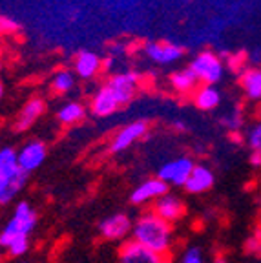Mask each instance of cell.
<instances>
[{
	"label": "cell",
	"mask_w": 261,
	"mask_h": 263,
	"mask_svg": "<svg viewBox=\"0 0 261 263\" xmlns=\"http://www.w3.org/2000/svg\"><path fill=\"white\" fill-rule=\"evenodd\" d=\"M132 239L139 245L146 247L150 251L159 254H170V249L174 245V232L172 223L164 221L161 216L152 212L141 214L132 225Z\"/></svg>",
	"instance_id": "obj_1"
},
{
	"label": "cell",
	"mask_w": 261,
	"mask_h": 263,
	"mask_svg": "<svg viewBox=\"0 0 261 263\" xmlns=\"http://www.w3.org/2000/svg\"><path fill=\"white\" fill-rule=\"evenodd\" d=\"M35 227H37V212L33 210V206L28 201L16 203L8 225L0 232V247L6 249L11 239L18 236H29Z\"/></svg>",
	"instance_id": "obj_2"
},
{
	"label": "cell",
	"mask_w": 261,
	"mask_h": 263,
	"mask_svg": "<svg viewBox=\"0 0 261 263\" xmlns=\"http://www.w3.org/2000/svg\"><path fill=\"white\" fill-rule=\"evenodd\" d=\"M188 68L194 71L199 84H217L225 73L223 59L217 53H214L212 49H204V51L197 53L190 61Z\"/></svg>",
	"instance_id": "obj_3"
},
{
	"label": "cell",
	"mask_w": 261,
	"mask_h": 263,
	"mask_svg": "<svg viewBox=\"0 0 261 263\" xmlns=\"http://www.w3.org/2000/svg\"><path fill=\"white\" fill-rule=\"evenodd\" d=\"M194 166L196 163L192 157H176V159H170L161 164V168L157 170V177L163 179L168 186H183Z\"/></svg>",
	"instance_id": "obj_4"
},
{
	"label": "cell",
	"mask_w": 261,
	"mask_h": 263,
	"mask_svg": "<svg viewBox=\"0 0 261 263\" xmlns=\"http://www.w3.org/2000/svg\"><path fill=\"white\" fill-rule=\"evenodd\" d=\"M117 263H170V256L154 252L137 241H126L117 256Z\"/></svg>",
	"instance_id": "obj_5"
},
{
	"label": "cell",
	"mask_w": 261,
	"mask_h": 263,
	"mask_svg": "<svg viewBox=\"0 0 261 263\" xmlns=\"http://www.w3.org/2000/svg\"><path fill=\"white\" fill-rule=\"evenodd\" d=\"M108 88L114 91V95L117 97L119 104L124 106V104L132 103V99L135 97L139 90V75L135 71H123V73H115L111 75L106 81Z\"/></svg>",
	"instance_id": "obj_6"
},
{
	"label": "cell",
	"mask_w": 261,
	"mask_h": 263,
	"mask_svg": "<svg viewBox=\"0 0 261 263\" xmlns=\"http://www.w3.org/2000/svg\"><path fill=\"white\" fill-rule=\"evenodd\" d=\"M144 55L155 64H174L181 61L184 55V48L176 42L168 41H154L144 46Z\"/></svg>",
	"instance_id": "obj_7"
},
{
	"label": "cell",
	"mask_w": 261,
	"mask_h": 263,
	"mask_svg": "<svg viewBox=\"0 0 261 263\" xmlns=\"http://www.w3.org/2000/svg\"><path fill=\"white\" fill-rule=\"evenodd\" d=\"M146 134H148L146 121H134V123L123 126L115 134L108 150H110L111 154H121V152H124V150H128L134 143H137L139 139H143Z\"/></svg>",
	"instance_id": "obj_8"
},
{
	"label": "cell",
	"mask_w": 261,
	"mask_h": 263,
	"mask_svg": "<svg viewBox=\"0 0 261 263\" xmlns=\"http://www.w3.org/2000/svg\"><path fill=\"white\" fill-rule=\"evenodd\" d=\"M46 156H48V148L42 141H29L24 146L16 152V159H18V166L22 172L29 176L37 168H41V164L44 163Z\"/></svg>",
	"instance_id": "obj_9"
},
{
	"label": "cell",
	"mask_w": 261,
	"mask_h": 263,
	"mask_svg": "<svg viewBox=\"0 0 261 263\" xmlns=\"http://www.w3.org/2000/svg\"><path fill=\"white\" fill-rule=\"evenodd\" d=\"M132 219L126 214H111L99 223V232L108 241H121L132 232Z\"/></svg>",
	"instance_id": "obj_10"
},
{
	"label": "cell",
	"mask_w": 261,
	"mask_h": 263,
	"mask_svg": "<svg viewBox=\"0 0 261 263\" xmlns=\"http://www.w3.org/2000/svg\"><path fill=\"white\" fill-rule=\"evenodd\" d=\"M168 192V185L159 177H150V179L143 181L141 185H137L134 189L130 196V201L135 206L148 205V203H154L155 199H159L161 196Z\"/></svg>",
	"instance_id": "obj_11"
},
{
	"label": "cell",
	"mask_w": 261,
	"mask_h": 263,
	"mask_svg": "<svg viewBox=\"0 0 261 263\" xmlns=\"http://www.w3.org/2000/svg\"><path fill=\"white\" fill-rule=\"evenodd\" d=\"M28 183V174L18 170L16 174L0 172V205H8L24 190Z\"/></svg>",
	"instance_id": "obj_12"
},
{
	"label": "cell",
	"mask_w": 261,
	"mask_h": 263,
	"mask_svg": "<svg viewBox=\"0 0 261 263\" xmlns=\"http://www.w3.org/2000/svg\"><path fill=\"white\" fill-rule=\"evenodd\" d=\"M154 212L157 214V216H161L164 221L176 223L183 218L184 203L181 201L177 196L166 192L164 196H161L159 199H155L154 201Z\"/></svg>",
	"instance_id": "obj_13"
},
{
	"label": "cell",
	"mask_w": 261,
	"mask_h": 263,
	"mask_svg": "<svg viewBox=\"0 0 261 263\" xmlns=\"http://www.w3.org/2000/svg\"><path fill=\"white\" fill-rule=\"evenodd\" d=\"M90 108H91V114L97 115V117H108V115L115 114V111L121 108V104H119L114 91H111L106 82H104V84L95 91L94 97H91Z\"/></svg>",
	"instance_id": "obj_14"
},
{
	"label": "cell",
	"mask_w": 261,
	"mask_h": 263,
	"mask_svg": "<svg viewBox=\"0 0 261 263\" xmlns=\"http://www.w3.org/2000/svg\"><path fill=\"white\" fill-rule=\"evenodd\" d=\"M214 181H216V176L212 170L204 164H196L183 186L190 194H204L214 186Z\"/></svg>",
	"instance_id": "obj_15"
},
{
	"label": "cell",
	"mask_w": 261,
	"mask_h": 263,
	"mask_svg": "<svg viewBox=\"0 0 261 263\" xmlns=\"http://www.w3.org/2000/svg\"><path fill=\"white\" fill-rule=\"evenodd\" d=\"M46 110V103L44 99L41 97H33L29 99L28 103L24 104V108L21 110L18 117L15 121V130L16 132H28L33 124L37 123V119L44 114Z\"/></svg>",
	"instance_id": "obj_16"
},
{
	"label": "cell",
	"mask_w": 261,
	"mask_h": 263,
	"mask_svg": "<svg viewBox=\"0 0 261 263\" xmlns=\"http://www.w3.org/2000/svg\"><path fill=\"white\" fill-rule=\"evenodd\" d=\"M102 70V61L95 51L82 49L79 51L73 62V71L81 79H94Z\"/></svg>",
	"instance_id": "obj_17"
},
{
	"label": "cell",
	"mask_w": 261,
	"mask_h": 263,
	"mask_svg": "<svg viewBox=\"0 0 261 263\" xmlns=\"http://www.w3.org/2000/svg\"><path fill=\"white\" fill-rule=\"evenodd\" d=\"M194 97V104L196 108L203 111H210V110H216L221 103V93L214 84H201L194 90L192 93Z\"/></svg>",
	"instance_id": "obj_18"
},
{
	"label": "cell",
	"mask_w": 261,
	"mask_h": 263,
	"mask_svg": "<svg viewBox=\"0 0 261 263\" xmlns=\"http://www.w3.org/2000/svg\"><path fill=\"white\" fill-rule=\"evenodd\" d=\"M170 84L176 93L190 95L199 86V81H197V77L190 68H183V70H177L170 75Z\"/></svg>",
	"instance_id": "obj_19"
},
{
	"label": "cell",
	"mask_w": 261,
	"mask_h": 263,
	"mask_svg": "<svg viewBox=\"0 0 261 263\" xmlns=\"http://www.w3.org/2000/svg\"><path fill=\"white\" fill-rule=\"evenodd\" d=\"M241 88L252 101H261V68H247L241 73Z\"/></svg>",
	"instance_id": "obj_20"
},
{
	"label": "cell",
	"mask_w": 261,
	"mask_h": 263,
	"mask_svg": "<svg viewBox=\"0 0 261 263\" xmlns=\"http://www.w3.org/2000/svg\"><path fill=\"white\" fill-rule=\"evenodd\" d=\"M86 115L84 104H81L79 101H69L66 103L61 110L57 111V119L59 123L66 124V126H73V124L81 123Z\"/></svg>",
	"instance_id": "obj_21"
},
{
	"label": "cell",
	"mask_w": 261,
	"mask_h": 263,
	"mask_svg": "<svg viewBox=\"0 0 261 263\" xmlns=\"http://www.w3.org/2000/svg\"><path fill=\"white\" fill-rule=\"evenodd\" d=\"M75 86V71L71 70H59L51 79V90L55 93H68Z\"/></svg>",
	"instance_id": "obj_22"
},
{
	"label": "cell",
	"mask_w": 261,
	"mask_h": 263,
	"mask_svg": "<svg viewBox=\"0 0 261 263\" xmlns=\"http://www.w3.org/2000/svg\"><path fill=\"white\" fill-rule=\"evenodd\" d=\"M21 170L18 159H16L15 148L6 146L0 148V172L2 174H16Z\"/></svg>",
	"instance_id": "obj_23"
},
{
	"label": "cell",
	"mask_w": 261,
	"mask_h": 263,
	"mask_svg": "<svg viewBox=\"0 0 261 263\" xmlns=\"http://www.w3.org/2000/svg\"><path fill=\"white\" fill-rule=\"evenodd\" d=\"M28 249H29L28 236H18V238L11 239L8 243V247H6V251H8V254L11 258H21V256H24L28 252Z\"/></svg>",
	"instance_id": "obj_24"
},
{
	"label": "cell",
	"mask_w": 261,
	"mask_h": 263,
	"mask_svg": "<svg viewBox=\"0 0 261 263\" xmlns=\"http://www.w3.org/2000/svg\"><path fill=\"white\" fill-rule=\"evenodd\" d=\"M219 124L227 128L229 132H237L243 126V117H241V114L237 110H232V111H229V114L221 115Z\"/></svg>",
	"instance_id": "obj_25"
},
{
	"label": "cell",
	"mask_w": 261,
	"mask_h": 263,
	"mask_svg": "<svg viewBox=\"0 0 261 263\" xmlns=\"http://www.w3.org/2000/svg\"><path fill=\"white\" fill-rule=\"evenodd\" d=\"M247 143L252 150L261 152V123H257L256 126H252L247 134Z\"/></svg>",
	"instance_id": "obj_26"
},
{
	"label": "cell",
	"mask_w": 261,
	"mask_h": 263,
	"mask_svg": "<svg viewBox=\"0 0 261 263\" xmlns=\"http://www.w3.org/2000/svg\"><path fill=\"white\" fill-rule=\"evenodd\" d=\"M21 29V24L6 15H0V35H13Z\"/></svg>",
	"instance_id": "obj_27"
},
{
	"label": "cell",
	"mask_w": 261,
	"mask_h": 263,
	"mask_svg": "<svg viewBox=\"0 0 261 263\" xmlns=\"http://www.w3.org/2000/svg\"><path fill=\"white\" fill-rule=\"evenodd\" d=\"M179 263H204V258H203V254H201V251L197 249V247H192V249L184 251V254H183V258H181Z\"/></svg>",
	"instance_id": "obj_28"
},
{
	"label": "cell",
	"mask_w": 261,
	"mask_h": 263,
	"mask_svg": "<svg viewBox=\"0 0 261 263\" xmlns=\"http://www.w3.org/2000/svg\"><path fill=\"white\" fill-rule=\"evenodd\" d=\"M250 164L256 166V168H261V152L252 150V154H250Z\"/></svg>",
	"instance_id": "obj_29"
},
{
	"label": "cell",
	"mask_w": 261,
	"mask_h": 263,
	"mask_svg": "<svg viewBox=\"0 0 261 263\" xmlns=\"http://www.w3.org/2000/svg\"><path fill=\"white\" fill-rule=\"evenodd\" d=\"M241 55H236V57H234V55H229V66H230V70H237V68H239V64H241Z\"/></svg>",
	"instance_id": "obj_30"
},
{
	"label": "cell",
	"mask_w": 261,
	"mask_h": 263,
	"mask_svg": "<svg viewBox=\"0 0 261 263\" xmlns=\"http://www.w3.org/2000/svg\"><path fill=\"white\" fill-rule=\"evenodd\" d=\"M174 126H176L177 130H184V124H181V123H176V124H174Z\"/></svg>",
	"instance_id": "obj_31"
},
{
	"label": "cell",
	"mask_w": 261,
	"mask_h": 263,
	"mask_svg": "<svg viewBox=\"0 0 261 263\" xmlns=\"http://www.w3.org/2000/svg\"><path fill=\"white\" fill-rule=\"evenodd\" d=\"M4 97V86H2V82H0V99Z\"/></svg>",
	"instance_id": "obj_32"
},
{
	"label": "cell",
	"mask_w": 261,
	"mask_h": 263,
	"mask_svg": "<svg viewBox=\"0 0 261 263\" xmlns=\"http://www.w3.org/2000/svg\"><path fill=\"white\" fill-rule=\"evenodd\" d=\"M0 71H2V61H0Z\"/></svg>",
	"instance_id": "obj_33"
},
{
	"label": "cell",
	"mask_w": 261,
	"mask_h": 263,
	"mask_svg": "<svg viewBox=\"0 0 261 263\" xmlns=\"http://www.w3.org/2000/svg\"><path fill=\"white\" fill-rule=\"evenodd\" d=\"M21 263H28V261H21Z\"/></svg>",
	"instance_id": "obj_34"
},
{
	"label": "cell",
	"mask_w": 261,
	"mask_h": 263,
	"mask_svg": "<svg viewBox=\"0 0 261 263\" xmlns=\"http://www.w3.org/2000/svg\"><path fill=\"white\" fill-rule=\"evenodd\" d=\"M0 259H2V256H0Z\"/></svg>",
	"instance_id": "obj_35"
}]
</instances>
